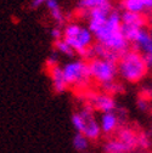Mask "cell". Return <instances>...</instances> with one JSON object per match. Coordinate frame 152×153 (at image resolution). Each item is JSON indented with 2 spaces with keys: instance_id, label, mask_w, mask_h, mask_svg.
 <instances>
[{
  "instance_id": "obj_1",
  "label": "cell",
  "mask_w": 152,
  "mask_h": 153,
  "mask_svg": "<svg viewBox=\"0 0 152 153\" xmlns=\"http://www.w3.org/2000/svg\"><path fill=\"white\" fill-rule=\"evenodd\" d=\"M94 38L98 44L121 55L129 50V42L122 30V16L116 10L111 11L106 22L94 33Z\"/></svg>"
},
{
  "instance_id": "obj_2",
  "label": "cell",
  "mask_w": 152,
  "mask_h": 153,
  "mask_svg": "<svg viewBox=\"0 0 152 153\" xmlns=\"http://www.w3.org/2000/svg\"><path fill=\"white\" fill-rule=\"evenodd\" d=\"M118 74L128 83H139L147 74L148 66L138 50H127L117 62Z\"/></svg>"
},
{
  "instance_id": "obj_3",
  "label": "cell",
  "mask_w": 152,
  "mask_h": 153,
  "mask_svg": "<svg viewBox=\"0 0 152 153\" xmlns=\"http://www.w3.org/2000/svg\"><path fill=\"white\" fill-rule=\"evenodd\" d=\"M63 39L72 46V49L79 56L92 46L94 34L91 30L79 23H68L63 28Z\"/></svg>"
},
{
  "instance_id": "obj_4",
  "label": "cell",
  "mask_w": 152,
  "mask_h": 153,
  "mask_svg": "<svg viewBox=\"0 0 152 153\" xmlns=\"http://www.w3.org/2000/svg\"><path fill=\"white\" fill-rule=\"evenodd\" d=\"M88 66H89L91 79L100 83L101 85L113 82L118 74L117 62H113V61L95 57V59L88 62Z\"/></svg>"
},
{
  "instance_id": "obj_5",
  "label": "cell",
  "mask_w": 152,
  "mask_h": 153,
  "mask_svg": "<svg viewBox=\"0 0 152 153\" xmlns=\"http://www.w3.org/2000/svg\"><path fill=\"white\" fill-rule=\"evenodd\" d=\"M62 71L68 86L71 85L84 86L91 79L89 66L85 60H72L63 65Z\"/></svg>"
},
{
  "instance_id": "obj_6",
  "label": "cell",
  "mask_w": 152,
  "mask_h": 153,
  "mask_svg": "<svg viewBox=\"0 0 152 153\" xmlns=\"http://www.w3.org/2000/svg\"><path fill=\"white\" fill-rule=\"evenodd\" d=\"M90 105L94 109H96L101 113H108V112H116L118 106L112 95H108L106 92L102 94H92L90 96Z\"/></svg>"
},
{
  "instance_id": "obj_7",
  "label": "cell",
  "mask_w": 152,
  "mask_h": 153,
  "mask_svg": "<svg viewBox=\"0 0 152 153\" xmlns=\"http://www.w3.org/2000/svg\"><path fill=\"white\" fill-rule=\"evenodd\" d=\"M116 137L124 145L128 153L139 148V132L129 126H119L116 131Z\"/></svg>"
},
{
  "instance_id": "obj_8",
  "label": "cell",
  "mask_w": 152,
  "mask_h": 153,
  "mask_svg": "<svg viewBox=\"0 0 152 153\" xmlns=\"http://www.w3.org/2000/svg\"><path fill=\"white\" fill-rule=\"evenodd\" d=\"M122 9L134 13L150 15L152 13V0H122Z\"/></svg>"
},
{
  "instance_id": "obj_9",
  "label": "cell",
  "mask_w": 152,
  "mask_h": 153,
  "mask_svg": "<svg viewBox=\"0 0 152 153\" xmlns=\"http://www.w3.org/2000/svg\"><path fill=\"white\" fill-rule=\"evenodd\" d=\"M49 76H50V80H51L52 90L56 94H62L67 90L68 84L65 79L63 71H62L61 66H56L54 68H50L49 69Z\"/></svg>"
},
{
  "instance_id": "obj_10",
  "label": "cell",
  "mask_w": 152,
  "mask_h": 153,
  "mask_svg": "<svg viewBox=\"0 0 152 153\" xmlns=\"http://www.w3.org/2000/svg\"><path fill=\"white\" fill-rule=\"evenodd\" d=\"M101 131L104 134H112L116 132L119 128L121 119L116 112H108V113H101L100 119H99Z\"/></svg>"
},
{
  "instance_id": "obj_11",
  "label": "cell",
  "mask_w": 152,
  "mask_h": 153,
  "mask_svg": "<svg viewBox=\"0 0 152 153\" xmlns=\"http://www.w3.org/2000/svg\"><path fill=\"white\" fill-rule=\"evenodd\" d=\"M122 16V25L130 26V27H138V28H145L147 25V20L144 15L134 13L129 11H123L121 13Z\"/></svg>"
},
{
  "instance_id": "obj_12",
  "label": "cell",
  "mask_w": 152,
  "mask_h": 153,
  "mask_svg": "<svg viewBox=\"0 0 152 153\" xmlns=\"http://www.w3.org/2000/svg\"><path fill=\"white\" fill-rule=\"evenodd\" d=\"M112 0H78L77 1V9L79 10L80 15L85 17V15L98 7H104V6H111Z\"/></svg>"
},
{
  "instance_id": "obj_13",
  "label": "cell",
  "mask_w": 152,
  "mask_h": 153,
  "mask_svg": "<svg viewBox=\"0 0 152 153\" xmlns=\"http://www.w3.org/2000/svg\"><path fill=\"white\" fill-rule=\"evenodd\" d=\"M44 6L49 11L52 21H55L59 26H61L65 22L66 17H65V13L60 6V0H46Z\"/></svg>"
},
{
  "instance_id": "obj_14",
  "label": "cell",
  "mask_w": 152,
  "mask_h": 153,
  "mask_svg": "<svg viewBox=\"0 0 152 153\" xmlns=\"http://www.w3.org/2000/svg\"><path fill=\"white\" fill-rule=\"evenodd\" d=\"M133 44L136 46V49H139L141 51H145L148 46L152 45V38H151L150 32L146 28H141L139 30L136 38H135V40L133 42Z\"/></svg>"
},
{
  "instance_id": "obj_15",
  "label": "cell",
  "mask_w": 152,
  "mask_h": 153,
  "mask_svg": "<svg viewBox=\"0 0 152 153\" xmlns=\"http://www.w3.org/2000/svg\"><path fill=\"white\" fill-rule=\"evenodd\" d=\"M104 152L105 153H128L124 145L116 136L111 137L110 140L106 141V143L104 145Z\"/></svg>"
},
{
  "instance_id": "obj_16",
  "label": "cell",
  "mask_w": 152,
  "mask_h": 153,
  "mask_svg": "<svg viewBox=\"0 0 152 153\" xmlns=\"http://www.w3.org/2000/svg\"><path fill=\"white\" fill-rule=\"evenodd\" d=\"M89 139L83 135L80 132H75L74 136L72 139V145L74 147V149L79 152V153H83V152H86L88 148H89Z\"/></svg>"
},
{
  "instance_id": "obj_17",
  "label": "cell",
  "mask_w": 152,
  "mask_h": 153,
  "mask_svg": "<svg viewBox=\"0 0 152 153\" xmlns=\"http://www.w3.org/2000/svg\"><path fill=\"white\" fill-rule=\"evenodd\" d=\"M54 48H55L56 52H59L62 56L69 57V59H73L74 55H75V51L72 49V46L63 39V38L60 40H55L54 42Z\"/></svg>"
},
{
  "instance_id": "obj_18",
  "label": "cell",
  "mask_w": 152,
  "mask_h": 153,
  "mask_svg": "<svg viewBox=\"0 0 152 153\" xmlns=\"http://www.w3.org/2000/svg\"><path fill=\"white\" fill-rule=\"evenodd\" d=\"M71 123H72V126L75 130V132L83 134L85 130V126H86V118L82 116L80 112H75L71 117Z\"/></svg>"
},
{
  "instance_id": "obj_19",
  "label": "cell",
  "mask_w": 152,
  "mask_h": 153,
  "mask_svg": "<svg viewBox=\"0 0 152 153\" xmlns=\"http://www.w3.org/2000/svg\"><path fill=\"white\" fill-rule=\"evenodd\" d=\"M102 88H104V90H105L106 94L112 95V96H113V95H117V94H119V92L123 91L122 85L118 84V83H116L115 80L111 82V83H106V84H104Z\"/></svg>"
},
{
  "instance_id": "obj_20",
  "label": "cell",
  "mask_w": 152,
  "mask_h": 153,
  "mask_svg": "<svg viewBox=\"0 0 152 153\" xmlns=\"http://www.w3.org/2000/svg\"><path fill=\"white\" fill-rule=\"evenodd\" d=\"M151 146V136L148 132H139V148L147 149Z\"/></svg>"
},
{
  "instance_id": "obj_21",
  "label": "cell",
  "mask_w": 152,
  "mask_h": 153,
  "mask_svg": "<svg viewBox=\"0 0 152 153\" xmlns=\"http://www.w3.org/2000/svg\"><path fill=\"white\" fill-rule=\"evenodd\" d=\"M59 52H52L48 59H46V62H45V65H46V67H48V69H50V68H54V67H56V66H60V60H59Z\"/></svg>"
},
{
  "instance_id": "obj_22",
  "label": "cell",
  "mask_w": 152,
  "mask_h": 153,
  "mask_svg": "<svg viewBox=\"0 0 152 153\" xmlns=\"http://www.w3.org/2000/svg\"><path fill=\"white\" fill-rule=\"evenodd\" d=\"M136 106L141 112H148L150 111V100L141 96L138 101H136Z\"/></svg>"
},
{
  "instance_id": "obj_23",
  "label": "cell",
  "mask_w": 152,
  "mask_h": 153,
  "mask_svg": "<svg viewBox=\"0 0 152 153\" xmlns=\"http://www.w3.org/2000/svg\"><path fill=\"white\" fill-rule=\"evenodd\" d=\"M50 35L52 36L54 40H60V39H62V38H63V29H61L59 26L54 27L50 30Z\"/></svg>"
},
{
  "instance_id": "obj_24",
  "label": "cell",
  "mask_w": 152,
  "mask_h": 153,
  "mask_svg": "<svg viewBox=\"0 0 152 153\" xmlns=\"http://www.w3.org/2000/svg\"><path fill=\"white\" fill-rule=\"evenodd\" d=\"M142 56H144V59H145L148 68L152 67V45L148 46L145 51H142Z\"/></svg>"
},
{
  "instance_id": "obj_25",
  "label": "cell",
  "mask_w": 152,
  "mask_h": 153,
  "mask_svg": "<svg viewBox=\"0 0 152 153\" xmlns=\"http://www.w3.org/2000/svg\"><path fill=\"white\" fill-rule=\"evenodd\" d=\"M45 1L46 0H32L31 1V7L33 10H38V9H40L43 5H45Z\"/></svg>"
},
{
  "instance_id": "obj_26",
  "label": "cell",
  "mask_w": 152,
  "mask_h": 153,
  "mask_svg": "<svg viewBox=\"0 0 152 153\" xmlns=\"http://www.w3.org/2000/svg\"><path fill=\"white\" fill-rule=\"evenodd\" d=\"M148 135L152 136V125H151V128H150V130H148Z\"/></svg>"
},
{
  "instance_id": "obj_27",
  "label": "cell",
  "mask_w": 152,
  "mask_h": 153,
  "mask_svg": "<svg viewBox=\"0 0 152 153\" xmlns=\"http://www.w3.org/2000/svg\"><path fill=\"white\" fill-rule=\"evenodd\" d=\"M150 34H151V38H152V29L150 30Z\"/></svg>"
},
{
  "instance_id": "obj_28",
  "label": "cell",
  "mask_w": 152,
  "mask_h": 153,
  "mask_svg": "<svg viewBox=\"0 0 152 153\" xmlns=\"http://www.w3.org/2000/svg\"><path fill=\"white\" fill-rule=\"evenodd\" d=\"M83 153H92V152H88V151H86V152H83Z\"/></svg>"
},
{
  "instance_id": "obj_29",
  "label": "cell",
  "mask_w": 152,
  "mask_h": 153,
  "mask_svg": "<svg viewBox=\"0 0 152 153\" xmlns=\"http://www.w3.org/2000/svg\"><path fill=\"white\" fill-rule=\"evenodd\" d=\"M151 117H152V108H151Z\"/></svg>"
}]
</instances>
